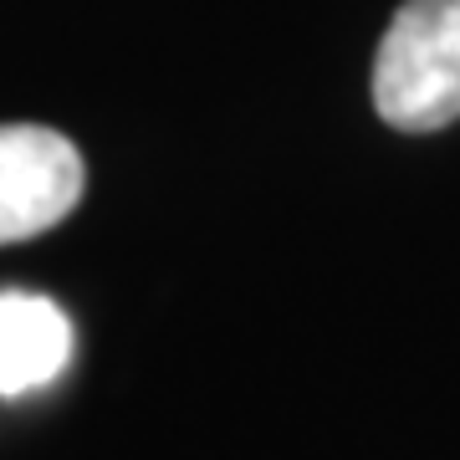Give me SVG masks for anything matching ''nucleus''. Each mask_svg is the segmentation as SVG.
<instances>
[{
    "instance_id": "obj_2",
    "label": "nucleus",
    "mask_w": 460,
    "mask_h": 460,
    "mask_svg": "<svg viewBox=\"0 0 460 460\" xmlns=\"http://www.w3.org/2000/svg\"><path fill=\"white\" fill-rule=\"evenodd\" d=\"M87 190L77 144L41 123H0V246L62 226Z\"/></svg>"
},
{
    "instance_id": "obj_1",
    "label": "nucleus",
    "mask_w": 460,
    "mask_h": 460,
    "mask_svg": "<svg viewBox=\"0 0 460 460\" xmlns=\"http://www.w3.org/2000/svg\"><path fill=\"white\" fill-rule=\"evenodd\" d=\"M374 108L404 133L460 118V0H404L394 11L374 62Z\"/></svg>"
},
{
    "instance_id": "obj_3",
    "label": "nucleus",
    "mask_w": 460,
    "mask_h": 460,
    "mask_svg": "<svg viewBox=\"0 0 460 460\" xmlns=\"http://www.w3.org/2000/svg\"><path fill=\"white\" fill-rule=\"evenodd\" d=\"M72 363V323L51 296L0 292V394H31Z\"/></svg>"
}]
</instances>
